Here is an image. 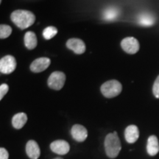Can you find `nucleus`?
Segmentation results:
<instances>
[{
    "mask_svg": "<svg viewBox=\"0 0 159 159\" xmlns=\"http://www.w3.org/2000/svg\"><path fill=\"white\" fill-rule=\"evenodd\" d=\"M71 134L73 139L78 142H84L88 136L87 129L81 125H75L71 128Z\"/></svg>",
    "mask_w": 159,
    "mask_h": 159,
    "instance_id": "9d476101",
    "label": "nucleus"
},
{
    "mask_svg": "<svg viewBox=\"0 0 159 159\" xmlns=\"http://www.w3.org/2000/svg\"><path fill=\"white\" fill-rule=\"evenodd\" d=\"M16 68V61L12 55H6L0 60V71L5 75H9Z\"/></svg>",
    "mask_w": 159,
    "mask_h": 159,
    "instance_id": "39448f33",
    "label": "nucleus"
},
{
    "mask_svg": "<svg viewBox=\"0 0 159 159\" xmlns=\"http://www.w3.org/2000/svg\"><path fill=\"white\" fill-rule=\"evenodd\" d=\"M100 89L103 96L107 98H114L121 94L122 85L116 80H111L103 83Z\"/></svg>",
    "mask_w": 159,
    "mask_h": 159,
    "instance_id": "7ed1b4c3",
    "label": "nucleus"
},
{
    "mask_svg": "<svg viewBox=\"0 0 159 159\" xmlns=\"http://www.w3.org/2000/svg\"><path fill=\"white\" fill-rule=\"evenodd\" d=\"M9 90V86L6 83H3L0 85V99H2L5 95Z\"/></svg>",
    "mask_w": 159,
    "mask_h": 159,
    "instance_id": "412c9836",
    "label": "nucleus"
},
{
    "mask_svg": "<svg viewBox=\"0 0 159 159\" xmlns=\"http://www.w3.org/2000/svg\"><path fill=\"white\" fill-rule=\"evenodd\" d=\"M152 92H153L154 96L156 97V98L159 99V75L156 78V81H155L153 84V87H152Z\"/></svg>",
    "mask_w": 159,
    "mask_h": 159,
    "instance_id": "aec40b11",
    "label": "nucleus"
},
{
    "mask_svg": "<svg viewBox=\"0 0 159 159\" xmlns=\"http://www.w3.org/2000/svg\"><path fill=\"white\" fill-rule=\"evenodd\" d=\"M66 47L76 54L80 55L85 52V44L81 39H70L67 41Z\"/></svg>",
    "mask_w": 159,
    "mask_h": 159,
    "instance_id": "1a4fd4ad",
    "label": "nucleus"
},
{
    "mask_svg": "<svg viewBox=\"0 0 159 159\" xmlns=\"http://www.w3.org/2000/svg\"><path fill=\"white\" fill-rule=\"evenodd\" d=\"M12 33V28L10 26L6 25H1L0 26V38L5 39L8 38Z\"/></svg>",
    "mask_w": 159,
    "mask_h": 159,
    "instance_id": "6ab92c4d",
    "label": "nucleus"
},
{
    "mask_svg": "<svg viewBox=\"0 0 159 159\" xmlns=\"http://www.w3.org/2000/svg\"><path fill=\"white\" fill-rule=\"evenodd\" d=\"M11 19L21 30L28 28L34 24L35 16L33 13L26 10H16L11 15Z\"/></svg>",
    "mask_w": 159,
    "mask_h": 159,
    "instance_id": "f257e3e1",
    "label": "nucleus"
},
{
    "mask_svg": "<svg viewBox=\"0 0 159 159\" xmlns=\"http://www.w3.org/2000/svg\"><path fill=\"white\" fill-rule=\"evenodd\" d=\"M105 150L109 158H115L118 156L119 152L122 150V146L116 131L108 134L105 137Z\"/></svg>",
    "mask_w": 159,
    "mask_h": 159,
    "instance_id": "f03ea898",
    "label": "nucleus"
},
{
    "mask_svg": "<svg viewBox=\"0 0 159 159\" xmlns=\"http://www.w3.org/2000/svg\"><path fill=\"white\" fill-rule=\"evenodd\" d=\"M27 122V116L25 113H18L12 119V125L16 129L22 128Z\"/></svg>",
    "mask_w": 159,
    "mask_h": 159,
    "instance_id": "2eb2a0df",
    "label": "nucleus"
},
{
    "mask_svg": "<svg viewBox=\"0 0 159 159\" xmlns=\"http://www.w3.org/2000/svg\"><path fill=\"white\" fill-rule=\"evenodd\" d=\"M9 154L7 150L3 148H0V159H8Z\"/></svg>",
    "mask_w": 159,
    "mask_h": 159,
    "instance_id": "4be33fe9",
    "label": "nucleus"
},
{
    "mask_svg": "<svg viewBox=\"0 0 159 159\" xmlns=\"http://www.w3.org/2000/svg\"><path fill=\"white\" fill-rule=\"evenodd\" d=\"M26 152L30 159H38L41 155V150L38 143L34 140H30L26 144Z\"/></svg>",
    "mask_w": 159,
    "mask_h": 159,
    "instance_id": "9b49d317",
    "label": "nucleus"
},
{
    "mask_svg": "<svg viewBox=\"0 0 159 159\" xmlns=\"http://www.w3.org/2000/svg\"><path fill=\"white\" fill-rule=\"evenodd\" d=\"M53 159H63V158H59V157H57V158H53Z\"/></svg>",
    "mask_w": 159,
    "mask_h": 159,
    "instance_id": "5701e85b",
    "label": "nucleus"
},
{
    "mask_svg": "<svg viewBox=\"0 0 159 159\" xmlns=\"http://www.w3.org/2000/svg\"><path fill=\"white\" fill-rule=\"evenodd\" d=\"M121 47L128 54H135L140 48L138 40L134 37H128L123 39L121 42Z\"/></svg>",
    "mask_w": 159,
    "mask_h": 159,
    "instance_id": "423d86ee",
    "label": "nucleus"
},
{
    "mask_svg": "<svg viewBox=\"0 0 159 159\" xmlns=\"http://www.w3.org/2000/svg\"><path fill=\"white\" fill-rule=\"evenodd\" d=\"M125 137L127 142L130 144L136 142L139 138V130L137 126L131 125L127 127L125 131Z\"/></svg>",
    "mask_w": 159,
    "mask_h": 159,
    "instance_id": "f8f14e48",
    "label": "nucleus"
},
{
    "mask_svg": "<svg viewBox=\"0 0 159 159\" xmlns=\"http://www.w3.org/2000/svg\"><path fill=\"white\" fill-rule=\"evenodd\" d=\"M51 61L49 57H42L35 59L30 65V70L33 72L39 73L46 70L49 66Z\"/></svg>",
    "mask_w": 159,
    "mask_h": 159,
    "instance_id": "0eeeda50",
    "label": "nucleus"
},
{
    "mask_svg": "<svg viewBox=\"0 0 159 159\" xmlns=\"http://www.w3.org/2000/svg\"><path fill=\"white\" fill-rule=\"evenodd\" d=\"M155 21H156V19L153 16L147 12L141 13L138 16V23L144 27H150L154 25Z\"/></svg>",
    "mask_w": 159,
    "mask_h": 159,
    "instance_id": "dca6fc26",
    "label": "nucleus"
},
{
    "mask_svg": "<svg viewBox=\"0 0 159 159\" xmlns=\"http://www.w3.org/2000/svg\"><path fill=\"white\" fill-rule=\"evenodd\" d=\"M147 151L151 156H154L159 152V143L158 138L154 135L150 136L148 138L147 144Z\"/></svg>",
    "mask_w": 159,
    "mask_h": 159,
    "instance_id": "ddd939ff",
    "label": "nucleus"
},
{
    "mask_svg": "<svg viewBox=\"0 0 159 159\" xmlns=\"http://www.w3.org/2000/svg\"><path fill=\"white\" fill-rule=\"evenodd\" d=\"M25 47L30 50L35 49L38 44L37 37L35 33L31 31H28L26 33L25 35Z\"/></svg>",
    "mask_w": 159,
    "mask_h": 159,
    "instance_id": "f3484780",
    "label": "nucleus"
},
{
    "mask_svg": "<svg viewBox=\"0 0 159 159\" xmlns=\"http://www.w3.org/2000/svg\"><path fill=\"white\" fill-rule=\"evenodd\" d=\"M119 15V10L114 6H110L105 9L102 13V19L106 21H114Z\"/></svg>",
    "mask_w": 159,
    "mask_h": 159,
    "instance_id": "4468645a",
    "label": "nucleus"
},
{
    "mask_svg": "<svg viewBox=\"0 0 159 159\" xmlns=\"http://www.w3.org/2000/svg\"><path fill=\"white\" fill-rule=\"evenodd\" d=\"M57 33V29L56 27L49 26L46 27L43 31V36L46 40H50L55 37Z\"/></svg>",
    "mask_w": 159,
    "mask_h": 159,
    "instance_id": "a211bd4d",
    "label": "nucleus"
},
{
    "mask_svg": "<svg viewBox=\"0 0 159 159\" xmlns=\"http://www.w3.org/2000/svg\"><path fill=\"white\" fill-rule=\"evenodd\" d=\"M66 82V75L62 71H54L49 77L48 83L49 87L54 90H61L63 88Z\"/></svg>",
    "mask_w": 159,
    "mask_h": 159,
    "instance_id": "20e7f679",
    "label": "nucleus"
},
{
    "mask_svg": "<svg viewBox=\"0 0 159 159\" xmlns=\"http://www.w3.org/2000/svg\"><path fill=\"white\" fill-rule=\"evenodd\" d=\"M50 149L55 153L58 155H66L69 152L70 146L69 144L65 140H56L51 143Z\"/></svg>",
    "mask_w": 159,
    "mask_h": 159,
    "instance_id": "6e6552de",
    "label": "nucleus"
}]
</instances>
